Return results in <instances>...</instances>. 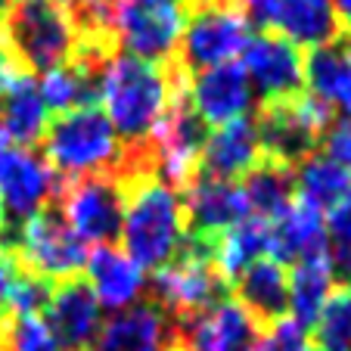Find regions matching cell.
<instances>
[{
	"mask_svg": "<svg viewBox=\"0 0 351 351\" xmlns=\"http://www.w3.org/2000/svg\"><path fill=\"white\" fill-rule=\"evenodd\" d=\"M125 184V218H121V252L143 274H156L180 255L186 243V218L180 193L156 178L146 159H131L119 171Z\"/></svg>",
	"mask_w": 351,
	"mask_h": 351,
	"instance_id": "cell-1",
	"label": "cell"
},
{
	"mask_svg": "<svg viewBox=\"0 0 351 351\" xmlns=\"http://www.w3.org/2000/svg\"><path fill=\"white\" fill-rule=\"evenodd\" d=\"M174 93V75L165 66L131 53H109L99 66L97 99L128 149H140L153 137Z\"/></svg>",
	"mask_w": 351,
	"mask_h": 351,
	"instance_id": "cell-2",
	"label": "cell"
},
{
	"mask_svg": "<svg viewBox=\"0 0 351 351\" xmlns=\"http://www.w3.org/2000/svg\"><path fill=\"white\" fill-rule=\"evenodd\" d=\"M44 159L56 178L78 180L97 174H119L128 159V146L99 106L60 112L44 134Z\"/></svg>",
	"mask_w": 351,
	"mask_h": 351,
	"instance_id": "cell-3",
	"label": "cell"
},
{
	"mask_svg": "<svg viewBox=\"0 0 351 351\" xmlns=\"http://www.w3.org/2000/svg\"><path fill=\"white\" fill-rule=\"evenodd\" d=\"M0 249L13 252L19 267H25L34 277L50 280V283L78 277L90 255V249L75 237L72 227L62 221L60 208L53 206H47L44 212L25 221H13V227L3 224Z\"/></svg>",
	"mask_w": 351,
	"mask_h": 351,
	"instance_id": "cell-4",
	"label": "cell"
},
{
	"mask_svg": "<svg viewBox=\"0 0 351 351\" xmlns=\"http://www.w3.org/2000/svg\"><path fill=\"white\" fill-rule=\"evenodd\" d=\"M7 44L25 72H50L78 53V25L72 10L56 0H13L7 13Z\"/></svg>",
	"mask_w": 351,
	"mask_h": 351,
	"instance_id": "cell-5",
	"label": "cell"
},
{
	"mask_svg": "<svg viewBox=\"0 0 351 351\" xmlns=\"http://www.w3.org/2000/svg\"><path fill=\"white\" fill-rule=\"evenodd\" d=\"M252 38V19L227 0H190L186 22L178 44L180 72H202L237 62Z\"/></svg>",
	"mask_w": 351,
	"mask_h": 351,
	"instance_id": "cell-6",
	"label": "cell"
},
{
	"mask_svg": "<svg viewBox=\"0 0 351 351\" xmlns=\"http://www.w3.org/2000/svg\"><path fill=\"white\" fill-rule=\"evenodd\" d=\"M330 121L332 109L305 90L289 99H280V103H265L255 119L261 159L295 168L302 159L317 153Z\"/></svg>",
	"mask_w": 351,
	"mask_h": 351,
	"instance_id": "cell-7",
	"label": "cell"
},
{
	"mask_svg": "<svg viewBox=\"0 0 351 351\" xmlns=\"http://www.w3.org/2000/svg\"><path fill=\"white\" fill-rule=\"evenodd\" d=\"M208 140V125L196 115L184 93V72L174 69V93L165 115L159 119L153 137L146 140V153L153 162L156 178L171 184L174 190L199 171V156Z\"/></svg>",
	"mask_w": 351,
	"mask_h": 351,
	"instance_id": "cell-8",
	"label": "cell"
},
{
	"mask_svg": "<svg viewBox=\"0 0 351 351\" xmlns=\"http://www.w3.org/2000/svg\"><path fill=\"white\" fill-rule=\"evenodd\" d=\"M146 289H153L156 305L165 308L174 320H184L202 308L215 305L218 298H224L230 286L224 283V277L215 267L212 245L186 237L180 255L168 261L162 271H156Z\"/></svg>",
	"mask_w": 351,
	"mask_h": 351,
	"instance_id": "cell-9",
	"label": "cell"
},
{
	"mask_svg": "<svg viewBox=\"0 0 351 351\" xmlns=\"http://www.w3.org/2000/svg\"><path fill=\"white\" fill-rule=\"evenodd\" d=\"M184 22V0H121L112 25V40L121 47V53L165 66L178 56Z\"/></svg>",
	"mask_w": 351,
	"mask_h": 351,
	"instance_id": "cell-10",
	"label": "cell"
},
{
	"mask_svg": "<svg viewBox=\"0 0 351 351\" xmlns=\"http://www.w3.org/2000/svg\"><path fill=\"white\" fill-rule=\"evenodd\" d=\"M60 196L62 221L72 227V233L87 249L119 243L121 218H125V184L119 174L69 180Z\"/></svg>",
	"mask_w": 351,
	"mask_h": 351,
	"instance_id": "cell-11",
	"label": "cell"
},
{
	"mask_svg": "<svg viewBox=\"0 0 351 351\" xmlns=\"http://www.w3.org/2000/svg\"><path fill=\"white\" fill-rule=\"evenodd\" d=\"M62 190V180L32 146H19L0 134V206L13 221L44 212Z\"/></svg>",
	"mask_w": 351,
	"mask_h": 351,
	"instance_id": "cell-12",
	"label": "cell"
},
{
	"mask_svg": "<svg viewBox=\"0 0 351 351\" xmlns=\"http://www.w3.org/2000/svg\"><path fill=\"white\" fill-rule=\"evenodd\" d=\"M245 78L252 84V93L265 103H280L305 90V60L302 50L292 47L274 32L252 34L239 56Z\"/></svg>",
	"mask_w": 351,
	"mask_h": 351,
	"instance_id": "cell-13",
	"label": "cell"
},
{
	"mask_svg": "<svg viewBox=\"0 0 351 351\" xmlns=\"http://www.w3.org/2000/svg\"><path fill=\"white\" fill-rule=\"evenodd\" d=\"M184 218H186V237L212 245L221 233L237 227L243 218H249L243 186L239 180H221L196 171L184 186Z\"/></svg>",
	"mask_w": 351,
	"mask_h": 351,
	"instance_id": "cell-14",
	"label": "cell"
},
{
	"mask_svg": "<svg viewBox=\"0 0 351 351\" xmlns=\"http://www.w3.org/2000/svg\"><path fill=\"white\" fill-rule=\"evenodd\" d=\"M174 324H178L174 351H252L261 330L230 295Z\"/></svg>",
	"mask_w": 351,
	"mask_h": 351,
	"instance_id": "cell-15",
	"label": "cell"
},
{
	"mask_svg": "<svg viewBox=\"0 0 351 351\" xmlns=\"http://www.w3.org/2000/svg\"><path fill=\"white\" fill-rule=\"evenodd\" d=\"M184 93L208 128H221L237 119H245L255 106L252 84H249L239 62H224V66L193 72L190 81L184 75Z\"/></svg>",
	"mask_w": 351,
	"mask_h": 351,
	"instance_id": "cell-16",
	"label": "cell"
},
{
	"mask_svg": "<svg viewBox=\"0 0 351 351\" xmlns=\"http://www.w3.org/2000/svg\"><path fill=\"white\" fill-rule=\"evenodd\" d=\"M178 324L156 302H137V305L115 311L103 320L90 351H174Z\"/></svg>",
	"mask_w": 351,
	"mask_h": 351,
	"instance_id": "cell-17",
	"label": "cell"
},
{
	"mask_svg": "<svg viewBox=\"0 0 351 351\" xmlns=\"http://www.w3.org/2000/svg\"><path fill=\"white\" fill-rule=\"evenodd\" d=\"M44 320L62 351H90L99 326H103V308H99L87 280L72 277L53 283L50 302L44 308Z\"/></svg>",
	"mask_w": 351,
	"mask_h": 351,
	"instance_id": "cell-18",
	"label": "cell"
},
{
	"mask_svg": "<svg viewBox=\"0 0 351 351\" xmlns=\"http://www.w3.org/2000/svg\"><path fill=\"white\" fill-rule=\"evenodd\" d=\"M87 286L93 289L103 311H125V308L143 302L149 277L115 245H97L87 255Z\"/></svg>",
	"mask_w": 351,
	"mask_h": 351,
	"instance_id": "cell-19",
	"label": "cell"
},
{
	"mask_svg": "<svg viewBox=\"0 0 351 351\" xmlns=\"http://www.w3.org/2000/svg\"><path fill=\"white\" fill-rule=\"evenodd\" d=\"M265 25L308 53L342 38V22L336 16L332 0H277Z\"/></svg>",
	"mask_w": 351,
	"mask_h": 351,
	"instance_id": "cell-20",
	"label": "cell"
},
{
	"mask_svg": "<svg viewBox=\"0 0 351 351\" xmlns=\"http://www.w3.org/2000/svg\"><path fill=\"white\" fill-rule=\"evenodd\" d=\"M261 162V143L255 119H237L208 131V140L199 156V171L221 180H243Z\"/></svg>",
	"mask_w": 351,
	"mask_h": 351,
	"instance_id": "cell-21",
	"label": "cell"
},
{
	"mask_svg": "<svg viewBox=\"0 0 351 351\" xmlns=\"http://www.w3.org/2000/svg\"><path fill=\"white\" fill-rule=\"evenodd\" d=\"M230 289L258 326L289 317V267L271 255L252 261L230 283Z\"/></svg>",
	"mask_w": 351,
	"mask_h": 351,
	"instance_id": "cell-22",
	"label": "cell"
},
{
	"mask_svg": "<svg viewBox=\"0 0 351 351\" xmlns=\"http://www.w3.org/2000/svg\"><path fill=\"white\" fill-rule=\"evenodd\" d=\"M326 224L324 212L302 199H295L286 215H280L271 224V258H277L280 265L292 267L298 261L311 258H326Z\"/></svg>",
	"mask_w": 351,
	"mask_h": 351,
	"instance_id": "cell-23",
	"label": "cell"
},
{
	"mask_svg": "<svg viewBox=\"0 0 351 351\" xmlns=\"http://www.w3.org/2000/svg\"><path fill=\"white\" fill-rule=\"evenodd\" d=\"M50 125V109L38 90V81L22 72L0 93V134L19 146H38Z\"/></svg>",
	"mask_w": 351,
	"mask_h": 351,
	"instance_id": "cell-24",
	"label": "cell"
},
{
	"mask_svg": "<svg viewBox=\"0 0 351 351\" xmlns=\"http://www.w3.org/2000/svg\"><path fill=\"white\" fill-rule=\"evenodd\" d=\"M305 87L311 97L339 109L351 119V56L345 53L342 38L336 44H326L311 50L305 60Z\"/></svg>",
	"mask_w": 351,
	"mask_h": 351,
	"instance_id": "cell-25",
	"label": "cell"
},
{
	"mask_svg": "<svg viewBox=\"0 0 351 351\" xmlns=\"http://www.w3.org/2000/svg\"><path fill=\"white\" fill-rule=\"evenodd\" d=\"M265 255H271V221H261L255 215L243 218L212 243V261L227 286Z\"/></svg>",
	"mask_w": 351,
	"mask_h": 351,
	"instance_id": "cell-26",
	"label": "cell"
},
{
	"mask_svg": "<svg viewBox=\"0 0 351 351\" xmlns=\"http://www.w3.org/2000/svg\"><path fill=\"white\" fill-rule=\"evenodd\" d=\"M245 196L249 215L261 221H277L280 215H286V208L295 202V180H292V168L280 165V162L261 159L249 174H243L239 180Z\"/></svg>",
	"mask_w": 351,
	"mask_h": 351,
	"instance_id": "cell-27",
	"label": "cell"
},
{
	"mask_svg": "<svg viewBox=\"0 0 351 351\" xmlns=\"http://www.w3.org/2000/svg\"><path fill=\"white\" fill-rule=\"evenodd\" d=\"M292 180H295V199L320 208V212H326L351 193V171L326 153H311L308 159L298 162Z\"/></svg>",
	"mask_w": 351,
	"mask_h": 351,
	"instance_id": "cell-28",
	"label": "cell"
},
{
	"mask_svg": "<svg viewBox=\"0 0 351 351\" xmlns=\"http://www.w3.org/2000/svg\"><path fill=\"white\" fill-rule=\"evenodd\" d=\"M332 289H336V280H332L326 258H311V261L292 265L289 267V317L295 324H302L305 330H311Z\"/></svg>",
	"mask_w": 351,
	"mask_h": 351,
	"instance_id": "cell-29",
	"label": "cell"
},
{
	"mask_svg": "<svg viewBox=\"0 0 351 351\" xmlns=\"http://www.w3.org/2000/svg\"><path fill=\"white\" fill-rule=\"evenodd\" d=\"M314 348L351 351V286H336L314 320Z\"/></svg>",
	"mask_w": 351,
	"mask_h": 351,
	"instance_id": "cell-30",
	"label": "cell"
},
{
	"mask_svg": "<svg viewBox=\"0 0 351 351\" xmlns=\"http://www.w3.org/2000/svg\"><path fill=\"white\" fill-rule=\"evenodd\" d=\"M3 351H62L44 314H13L0 336Z\"/></svg>",
	"mask_w": 351,
	"mask_h": 351,
	"instance_id": "cell-31",
	"label": "cell"
},
{
	"mask_svg": "<svg viewBox=\"0 0 351 351\" xmlns=\"http://www.w3.org/2000/svg\"><path fill=\"white\" fill-rule=\"evenodd\" d=\"M252 351H317L311 342V330L295 324L292 317H280L261 326Z\"/></svg>",
	"mask_w": 351,
	"mask_h": 351,
	"instance_id": "cell-32",
	"label": "cell"
},
{
	"mask_svg": "<svg viewBox=\"0 0 351 351\" xmlns=\"http://www.w3.org/2000/svg\"><path fill=\"white\" fill-rule=\"evenodd\" d=\"M50 292H53L50 280L22 271L13 289V314H44L47 302H50Z\"/></svg>",
	"mask_w": 351,
	"mask_h": 351,
	"instance_id": "cell-33",
	"label": "cell"
},
{
	"mask_svg": "<svg viewBox=\"0 0 351 351\" xmlns=\"http://www.w3.org/2000/svg\"><path fill=\"white\" fill-rule=\"evenodd\" d=\"M326 243L330 249H351V193L324 212ZM326 249V252H330Z\"/></svg>",
	"mask_w": 351,
	"mask_h": 351,
	"instance_id": "cell-34",
	"label": "cell"
},
{
	"mask_svg": "<svg viewBox=\"0 0 351 351\" xmlns=\"http://www.w3.org/2000/svg\"><path fill=\"white\" fill-rule=\"evenodd\" d=\"M19 274H22V267L16 261V255L7 252V249H0V336H3L10 317H13V289H16Z\"/></svg>",
	"mask_w": 351,
	"mask_h": 351,
	"instance_id": "cell-35",
	"label": "cell"
},
{
	"mask_svg": "<svg viewBox=\"0 0 351 351\" xmlns=\"http://www.w3.org/2000/svg\"><path fill=\"white\" fill-rule=\"evenodd\" d=\"M320 146H324V153L330 156V159H336L339 165L351 171V119L348 115L330 121V128L324 131Z\"/></svg>",
	"mask_w": 351,
	"mask_h": 351,
	"instance_id": "cell-36",
	"label": "cell"
},
{
	"mask_svg": "<svg viewBox=\"0 0 351 351\" xmlns=\"http://www.w3.org/2000/svg\"><path fill=\"white\" fill-rule=\"evenodd\" d=\"M22 72H25V69L19 66V60H16V53H13V47L7 44V38H3V32H0V93L7 90V87L13 84Z\"/></svg>",
	"mask_w": 351,
	"mask_h": 351,
	"instance_id": "cell-37",
	"label": "cell"
},
{
	"mask_svg": "<svg viewBox=\"0 0 351 351\" xmlns=\"http://www.w3.org/2000/svg\"><path fill=\"white\" fill-rule=\"evenodd\" d=\"M227 3L239 7L245 16H249V19H255V22H261V25H265L267 13H271V7L277 3V0H227Z\"/></svg>",
	"mask_w": 351,
	"mask_h": 351,
	"instance_id": "cell-38",
	"label": "cell"
},
{
	"mask_svg": "<svg viewBox=\"0 0 351 351\" xmlns=\"http://www.w3.org/2000/svg\"><path fill=\"white\" fill-rule=\"evenodd\" d=\"M332 7H336V16L342 22V28L351 32V0H332Z\"/></svg>",
	"mask_w": 351,
	"mask_h": 351,
	"instance_id": "cell-39",
	"label": "cell"
},
{
	"mask_svg": "<svg viewBox=\"0 0 351 351\" xmlns=\"http://www.w3.org/2000/svg\"><path fill=\"white\" fill-rule=\"evenodd\" d=\"M10 7H13V0H0V22L7 19V13H10Z\"/></svg>",
	"mask_w": 351,
	"mask_h": 351,
	"instance_id": "cell-40",
	"label": "cell"
},
{
	"mask_svg": "<svg viewBox=\"0 0 351 351\" xmlns=\"http://www.w3.org/2000/svg\"><path fill=\"white\" fill-rule=\"evenodd\" d=\"M56 3H62V7H66V10H75V7H78V3H81V0H56Z\"/></svg>",
	"mask_w": 351,
	"mask_h": 351,
	"instance_id": "cell-41",
	"label": "cell"
},
{
	"mask_svg": "<svg viewBox=\"0 0 351 351\" xmlns=\"http://www.w3.org/2000/svg\"><path fill=\"white\" fill-rule=\"evenodd\" d=\"M342 47H345V53L351 56V32H348V34H345V38H342Z\"/></svg>",
	"mask_w": 351,
	"mask_h": 351,
	"instance_id": "cell-42",
	"label": "cell"
},
{
	"mask_svg": "<svg viewBox=\"0 0 351 351\" xmlns=\"http://www.w3.org/2000/svg\"><path fill=\"white\" fill-rule=\"evenodd\" d=\"M3 224H7V215H3V206H0V230H3Z\"/></svg>",
	"mask_w": 351,
	"mask_h": 351,
	"instance_id": "cell-43",
	"label": "cell"
},
{
	"mask_svg": "<svg viewBox=\"0 0 351 351\" xmlns=\"http://www.w3.org/2000/svg\"><path fill=\"white\" fill-rule=\"evenodd\" d=\"M184 3H190V0H184Z\"/></svg>",
	"mask_w": 351,
	"mask_h": 351,
	"instance_id": "cell-44",
	"label": "cell"
}]
</instances>
